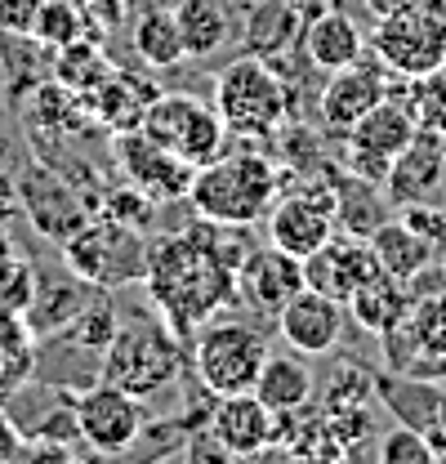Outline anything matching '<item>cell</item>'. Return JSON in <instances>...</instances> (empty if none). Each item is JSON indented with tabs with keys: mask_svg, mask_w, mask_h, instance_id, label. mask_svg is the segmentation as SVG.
<instances>
[{
	"mask_svg": "<svg viewBox=\"0 0 446 464\" xmlns=\"http://www.w3.org/2000/svg\"><path fill=\"white\" fill-rule=\"evenodd\" d=\"M268 340L264 331L246 326V322H228V317H210L192 331L188 340V357H192V375L210 398H228V393H250L264 362H268Z\"/></svg>",
	"mask_w": 446,
	"mask_h": 464,
	"instance_id": "obj_5",
	"label": "cell"
},
{
	"mask_svg": "<svg viewBox=\"0 0 446 464\" xmlns=\"http://www.w3.org/2000/svg\"><path fill=\"white\" fill-rule=\"evenodd\" d=\"M397 219H402L411 232H420L424 241H433L438 250L446 246V215L433 210L429 201H406V206H397Z\"/></svg>",
	"mask_w": 446,
	"mask_h": 464,
	"instance_id": "obj_35",
	"label": "cell"
},
{
	"mask_svg": "<svg viewBox=\"0 0 446 464\" xmlns=\"http://www.w3.org/2000/svg\"><path fill=\"white\" fill-rule=\"evenodd\" d=\"M299 50L304 58L317 67V72H339V67H353L357 58L366 54V36L362 27L353 23V14H344L339 5L317 9L313 18H304V32H299Z\"/></svg>",
	"mask_w": 446,
	"mask_h": 464,
	"instance_id": "obj_18",
	"label": "cell"
},
{
	"mask_svg": "<svg viewBox=\"0 0 446 464\" xmlns=\"http://www.w3.org/2000/svg\"><path fill=\"white\" fill-rule=\"evenodd\" d=\"M241 9H246V23H241L246 54L281 58L290 45H299V32H304V18L308 14L295 0H250Z\"/></svg>",
	"mask_w": 446,
	"mask_h": 464,
	"instance_id": "obj_22",
	"label": "cell"
},
{
	"mask_svg": "<svg viewBox=\"0 0 446 464\" xmlns=\"http://www.w3.org/2000/svg\"><path fill=\"white\" fill-rule=\"evenodd\" d=\"M393 85H397L402 99L411 103V112H415V121H420V130H429V134L446 139V63L442 67H433L429 76H415V81H397V76H393Z\"/></svg>",
	"mask_w": 446,
	"mask_h": 464,
	"instance_id": "obj_29",
	"label": "cell"
},
{
	"mask_svg": "<svg viewBox=\"0 0 446 464\" xmlns=\"http://www.w3.org/2000/svg\"><path fill=\"white\" fill-rule=\"evenodd\" d=\"M32 295H36L32 268L14 255H0V313H27Z\"/></svg>",
	"mask_w": 446,
	"mask_h": 464,
	"instance_id": "obj_34",
	"label": "cell"
},
{
	"mask_svg": "<svg viewBox=\"0 0 446 464\" xmlns=\"http://www.w3.org/2000/svg\"><path fill=\"white\" fill-rule=\"evenodd\" d=\"M295 5H299V9H304V14H308V18H313V14H317V9H326V5H331V0H295Z\"/></svg>",
	"mask_w": 446,
	"mask_h": 464,
	"instance_id": "obj_40",
	"label": "cell"
},
{
	"mask_svg": "<svg viewBox=\"0 0 446 464\" xmlns=\"http://www.w3.org/2000/svg\"><path fill=\"white\" fill-rule=\"evenodd\" d=\"M344 308H348L353 322H362L366 331L384 335V331H393V326L411 313V290H406V282H397V277H389V273L380 268V273H371L362 286L348 295Z\"/></svg>",
	"mask_w": 446,
	"mask_h": 464,
	"instance_id": "obj_24",
	"label": "cell"
},
{
	"mask_svg": "<svg viewBox=\"0 0 446 464\" xmlns=\"http://www.w3.org/2000/svg\"><path fill=\"white\" fill-rule=\"evenodd\" d=\"M54 72H58V85L85 94V90H99L103 81L112 76V67L103 63V54L94 50V41H76V45H63L54 50Z\"/></svg>",
	"mask_w": 446,
	"mask_h": 464,
	"instance_id": "obj_31",
	"label": "cell"
},
{
	"mask_svg": "<svg viewBox=\"0 0 446 464\" xmlns=\"http://www.w3.org/2000/svg\"><path fill=\"white\" fill-rule=\"evenodd\" d=\"M81 5H85V18H90L94 36L125 23V0H81Z\"/></svg>",
	"mask_w": 446,
	"mask_h": 464,
	"instance_id": "obj_38",
	"label": "cell"
},
{
	"mask_svg": "<svg viewBox=\"0 0 446 464\" xmlns=\"http://www.w3.org/2000/svg\"><path fill=\"white\" fill-rule=\"evenodd\" d=\"M41 9H45V0H0V36L32 41Z\"/></svg>",
	"mask_w": 446,
	"mask_h": 464,
	"instance_id": "obj_36",
	"label": "cell"
},
{
	"mask_svg": "<svg viewBox=\"0 0 446 464\" xmlns=\"http://www.w3.org/2000/svg\"><path fill=\"white\" fill-rule=\"evenodd\" d=\"M384 188L371 183V179H357V174H339L334 179V215L344 219V228L353 237H371V232L384 224Z\"/></svg>",
	"mask_w": 446,
	"mask_h": 464,
	"instance_id": "obj_28",
	"label": "cell"
},
{
	"mask_svg": "<svg viewBox=\"0 0 446 464\" xmlns=\"http://www.w3.org/2000/svg\"><path fill=\"white\" fill-rule=\"evenodd\" d=\"M215 112H219L232 139H246V143L273 139L286 125V112H290L286 81L277 76V67L268 58H232L215 76Z\"/></svg>",
	"mask_w": 446,
	"mask_h": 464,
	"instance_id": "obj_4",
	"label": "cell"
},
{
	"mask_svg": "<svg viewBox=\"0 0 446 464\" xmlns=\"http://www.w3.org/2000/svg\"><path fill=\"white\" fill-rule=\"evenodd\" d=\"M375 393H384V402L397 411V420L411 424V429H420L433 442L438 460H442L446 456V393H438L433 384H411L402 375H375Z\"/></svg>",
	"mask_w": 446,
	"mask_h": 464,
	"instance_id": "obj_21",
	"label": "cell"
},
{
	"mask_svg": "<svg viewBox=\"0 0 446 464\" xmlns=\"http://www.w3.org/2000/svg\"><path fill=\"white\" fill-rule=\"evenodd\" d=\"M380 464H433L438 460V451H433V442L420 433V429H411V424H397L389 429L384 438H380Z\"/></svg>",
	"mask_w": 446,
	"mask_h": 464,
	"instance_id": "obj_33",
	"label": "cell"
},
{
	"mask_svg": "<svg viewBox=\"0 0 446 464\" xmlns=\"http://www.w3.org/2000/svg\"><path fill=\"white\" fill-rule=\"evenodd\" d=\"M174 23H179L188 58H210L232 36V5L228 0H179Z\"/></svg>",
	"mask_w": 446,
	"mask_h": 464,
	"instance_id": "obj_25",
	"label": "cell"
},
{
	"mask_svg": "<svg viewBox=\"0 0 446 464\" xmlns=\"http://www.w3.org/2000/svg\"><path fill=\"white\" fill-rule=\"evenodd\" d=\"M121 161H125V174H130V183L139 188V192H148L152 201H161V197H188V183H192V174L197 166H188V161H179V157H170L166 148H157L152 139H143L139 130H130V134H121Z\"/></svg>",
	"mask_w": 446,
	"mask_h": 464,
	"instance_id": "obj_19",
	"label": "cell"
},
{
	"mask_svg": "<svg viewBox=\"0 0 446 464\" xmlns=\"http://www.w3.org/2000/svg\"><path fill=\"white\" fill-rule=\"evenodd\" d=\"M255 393L273 406L277 415H286V411L313 406L317 384H313L308 362H299V357H273V353H268V362H264V371H259V380H255Z\"/></svg>",
	"mask_w": 446,
	"mask_h": 464,
	"instance_id": "obj_26",
	"label": "cell"
},
{
	"mask_svg": "<svg viewBox=\"0 0 446 464\" xmlns=\"http://www.w3.org/2000/svg\"><path fill=\"white\" fill-rule=\"evenodd\" d=\"M371 54L389 67L397 81L429 76L446 63V5H406L375 18Z\"/></svg>",
	"mask_w": 446,
	"mask_h": 464,
	"instance_id": "obj_7",
	"label": "cell"
},
{
	"mask_svg": "<svg viewBox=\"0 0 446 464\" xmlns=\"http://www.w3.org/2000/svg\"><path fill=\"white\" fill-rule=\"evenodd\" d=\"M228 5H237V9H241V5H250V0H228Z\"/></svg>",
	"mask_w": 446,
	"mask_h": 464,
	"instance_id": "obj_42",
	"label": "cell"
},
{
	"mask_svg": "<svg viewBox=\"0 0 446 464\" xmlns=\"http://www.w3.org/2000/svg\"><path fill=\"white\" fill-rule=\"evenodd\" d=\"M371 393H375V375H366L362 366H344V371H334L331 384H326V393H317L313 402L322 415H339V411H357V406L371 402Z\"/></svg>",
	"mask_w": 446,
	"mask_h": 464,
	"instance_id": "obj_32",
	"label": "cell"
},
{
	"mask_svg": "<svg viewBox=\"0 0 446 464\" xmlns=\"http://www.w3.org/2000/svg\"><path fill=\"white\" fill-rule=\"evenodd\" d=\"M446 179V143L438 134L420 130L415 143L393 161L389 179H384V197L393 206H406V201H429L438 192V183Z\"/></svg>",
	"mask_w": 446,
	"mask_h": 464,
	"instance_id": "obj_20",
	"label": "cell"
},
{
	"mask_svg": "<svg viewBox=\"0 0 446 464\" xmlns=\"http://www.w3.org/2000/svg\"><path fill=\"white\" fill-rule=\"evenodd\" d=\"M237 232L241 228L201 219V228L174 232L166 241L148 246L143 282L152 295V308L183 340H192L201 322H210L237 299V268L250 250V241Z\"/></svg>",
	"mask_w": 446,
	"mask_h": 464,
	"instance_id": "obj_1",
	"label": "cell"
},
{
	"mask_svg": "<svg viewBox=\"0 0 446 464\" xmlns=\"http://www.w3.org/2000/svg\"><path fill=\"white\" fill-rule=\"evenodd\" d=\"M264 224L277 250L308 259L334 237V179H317L313 188H299V192H281L273 210L264 215Z\"/></svg>",
	"mask_w": 446,
	"mask_h": 464,
	"instance_id": "obj_11",
	"label": "cell"
},
{
	"mask_svg": "<svg viewBox=\"0 0 446 464\" xmlns=\"http://www.w3.org/2000/svg\"><path fill=\"white\" fill-rule=\"evenodd\" d=\"M344 317H348V308L339 299L304 286L299 295H290V304L277 313V331L299 357H326L339 348Z\"/></svg>",
	"mask_w": 446,
	"mask_h": 464,
	"instance_id": "obj_15",
	"label": "cell"
},
{
	"mask_svg": "<svg viewBox=\"0 0 446 464\" xmlns=\"http://www.w3.org/2000/svg\"><path fill=\"white\" fill-rule=\"evenodd\" d=\"M371 273H380V259H375L371 241L353 237V232H344V237L334 232L322 250H313L304 259V286L322 290V295H331L339 304H348V295L362 286Z\"/></svg>",
	"mask_w": 446,
	"mask_h": 464,
	"instance_id": "obj_16",
	"label": "cell"
},
{
	"mask_svg": "<svg viewBox=\"0 0 446 464\" xmlns=\"http://www.w3.org/2000/svg\"><path fill=\"white\" fill-rule=\"evenodd\" d=\"M366 241H371L380 268H384L389 277H397V282H415L420 273L433 268V255H438L433 241H424L420 232H411L402 219H384Z\"/></svg>",
	"mask_w": 446,
	"mask_h": 464,
	"instance_id": "obj_23",
	"label": "cell"
},
{
	"mask_svg": "<svg viewBox=\"0 0 446 464\" xmlns=\"http://www.w3.org/2000/svg\"><path fill=\"white\" fill-rule=\"evenodd\" d=\"M139 134L152 139L157 148H166L170 157L188 161V166L215 161L223 152V143H228V125L219 121V112L206 108L192 94H157L143 108Z\"/></svg>",
	"mask_w": 446,
	"mask_h": 464,
	"instance_id": "obj_9",
	"label": "cell"
},
{
	"mask_svg": "<svg viewBox=\"0 0 446 464\" xmlns=\"http://www.w3.org/2000/svg\"><path fill=\"white\" fill-rule=\"evenodd\" d=\"M415 134H420V121L411 112V103L402 99V90L393 85L357 125L344 130V170L384 188L393 161L415 143Z\"/></svg>",
	"mask_w": 446,
	"mask_h": 464,
	"instance_id": "obj_8",
	"label": "cell"
},
{
	"mask_svg": "<svg viewBox=\"0 0 446 464\" xmlns=\"http://www.w3.org/2000/svg\"><path fill=\"white\" fill-rule=\"evenodd\" d=\"M18 206L32 215V224L45 232L50 241H67L76 228L90 224L85 201L67 188V179L41 170V166L27 174V179H18Z\"/></svg>",
	"mask_w": 446,
	"mask_h": 464,
	"instance_id": "obj_17",
	"label": "cell"
},
{
	"mask_svg": "<svg viewBox=\"0 0 446 464\" xmlns=\"http://www.w3.org/2000/svg\"><path fill=\"white\" fill-rule=\"evenodd\" d=\"M85 36H94V27H90L81 0H45V9H41V18H36V32H32L36 45L63 50V45H76V41H85Z\"/></svg>",
	"mask_w": 446,
	"mask_h": 464,
	"instance_id": "obj_30",
	"label": "cell"
},
{
	"mask_svg": "<svg viewBox=\"0 0 446 464\" xmlns=\"http://www.w3.org/2000/svg\"><path fill=\"white\" fill-rule=\"evenodd\" d=\"M63 259L67 273L90 282L94 290H121L130 282H143L148 273V241L134 224L121 219H94L85 228H76L63 241Z\"/></svg>",
	"mask_w": 446,
	"mask_h": 464,
	"instance_id": "obj_6",
	"label": "cell"
},
{
	"mask_svg": "<svg viewBox=\"0 0 446 464\" xmlns=\"http://www.w3.org/2000/svg\"><path fill=\"white\" fill-rule=\"evenodd\" d=\"M0 255H9V241H5V237H0Z\"/></svg>",
	"mask_w": 446,
	"mask_h": 464,
	"instance_id": "obj_41",
	"label": "cell"
},
{
	"mask_svg": "<svg viewBox=\"0 0 446 464\" xmlns=\"http://www.w3.org/2000/svg\"><path fill=\"white\" fill-rule=\"evenodd\" d=\"M148 424V402L116 389L108 380H94L90 389L76 393V429L81 442L99 456H125L139 447Z\"/></svg>",
	"mask_w": 446,
	"mask_h": 464,
	"instance_id": "obj_10",
	"label": "cell"
},
{
	"mask_svg": "<svg viewBox=\"0 0 446 464\" xmlns=\"http://www.w3.org/2000/svg\"><path fill=\"white\" fill-rule=\"evenodd\" d=\"M148 210H152V197H148V192H139L134 183H130V192H112L108 206H103V215H108V219L134 224V228H143V224H148Z\"/></svg>",
	"mask_w": 446,
	"mask_h": 464,
	"instance_id": "obj_37",
	"label": "cell"
},
{
	"mask_svg": "<svg viewBox=\"0 0 446 464\" xmlns=\"http://www.w3.org/2000/svg\"><path fill=\"white\" fill-rule=\"evenodd\" d=\"M281 197V174L273 157H264L255 143L228 152L223 148L215 161L197 166L192 183H188V201L206 224H223V228H250L259 224L273 201Z\"/></svg>",
	"mask_w": 446,
	"mask_h": 464,
	"instance_id": "obj_2",
	"label": "cell"
},
{
	"mask_svg": "<svg viewBox=\"0 0 446 464\" xmlns=\"http://www.w3.org/2000/svg\"><path fill=\"white\" fill-rule=\"evenodd\" d=\"M18 210H23V206H18V183L0 174V224H5L9 215H18Z\"/></svg>",
	"mask_w": 446,
	"mask_h": 464,
	"instance_id": "obj_39",
	"label": "cell"
},
{
	"mask_svg": "<svg viewBox=\"0 0 446 464\" xmlns=\"http://www.w3.org/2000/svg\"><path fill=\"white\" fill-rule=\"evenodd\" d=\"M183 362H188L183 335L161 313H139L130 322H116V335L103 353L99 380H108V384L148 402L183 375Z\"/></svg>",
	"mask_w": 446,
	"mask_h": 464,
	"instance_id": "obj_3",
	"label": "cell"
},
{
	"mask_svg": "<svg viewBox=\"0 0 446 464\" xmlns=\"http://www.w3.org/2000/svg\"><path fill=\"white\" fill-rule=\"evenodd\" d=\"M206 433L223 447V456H264L268 447H277V411L255 389L228 393V398H215Z\"/></svg>",
	"mask_w": 446,
	"mask_h": 464,
	"instance_id": "obj_14",
	"label": "cell"
},
{
	"mask_svg": "<svg viewBox=\"0 0 446 464\" xmlns=\"http://www.w3.org/2000/svg\"><path fill=\"white\" fill-rule=\"evenodd\" d=\"M304 290V259L268 246H250L241 268H237V299L259 313V317H277L281 308L290 304V295Z\"/></svg>",
	"mask_w": 446,
	"mask_h": 464,
	"instance_id": "obj_13",
	"label": "cell"
},
{
	"mask_svg": "<svg viewBox=\"0 0 446 464\" xmlns=\"http://www.w3.org/2000/svg\"><path fill=\"white\" fill-rule=\"evenodd\" d=\"M389 90H393L389 67L375 54L371 58L362 54L353 67H339V72L326 76L322 99H317V116H322V125H326L331 134H344L348 125H357L362 116L371 112Z\"/></svg>",
	"mask_w": 446,
	"mask_h": 464,
	"instance_id": "obj_12",
	"label": "cell"
},
{
	"mask_svg": "<svg viewBox=\"0 0 446 464\" xmlns=\"http://www.w3.org/2000/svg\"><path fill=\"white\" fill-rule=\"evenodd\" d=\"M130 45H134V54L143 58L148 67H157V72H170V67H179L188 58L183 36H179V23H174V9H161V5H152V9H143L134 18Z\"/></svg>",
	"mask_w": 446,
	"mask_h": 464,
	"instance_id": "obj_27",
	"label": "cell"
}]
</instances>
